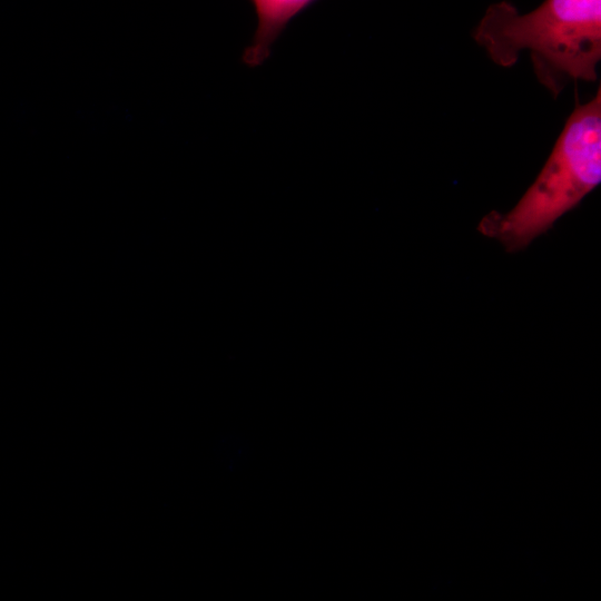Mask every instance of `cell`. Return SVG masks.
<instances>
[{
	"label": "cell",
	"instance_id": "1",
	"mask_svg": "<svg viewBox=\"0 0 601 601\" xmlns=\"http://www.w3.org/2000/svg\"><path fill=\"white\" fill-rule=\"evenodd\" d=\"M473 37L501 67L513 66L526 51L538 80L556 96L570 81L597 78L601 0H544L526 13L500 1L486 9Z\"/></svg>",
	"mask_w": 601,
	"mask_h": 601
},
{
	"label": "cell",
	"instance_id": "2",
	"mask_svg": "<svg viewBox=\"0 0 601 601\" xmlns=\"http://www.w3.org/2000/svg\"><path fill=\"white\" fill-rule=\"evenodd\" d=\"M601 180V91L568 118L534 183L508 213L491 211L477 227L509 252L526 247Z\"/></svg>",
	"mask_w": 601,
	"mask_h": 601
},
{
	"label": "cell",
	"instance_id": "3",
	"mask_svg": "<svg viewBox=\"0 0 601 601\" xmlns=\"http://www.w3.org/2000/svg\"><path fill=\"white\" fill-rule=\"evenodd\" d=\"M313 0H252L257 16V26L250 45L243 53L248 67L264 62L272 45L286 24Z\"/></svg>",
	"mask_w": 601,
	"mask_h": 601
}]
</instances>
